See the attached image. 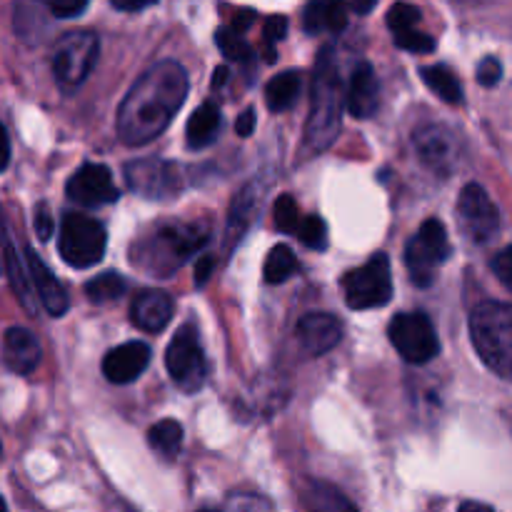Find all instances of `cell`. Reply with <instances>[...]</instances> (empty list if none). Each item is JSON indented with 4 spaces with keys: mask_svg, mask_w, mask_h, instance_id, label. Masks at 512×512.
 Wrapping results in <instances>:
<instances>
[{
    "mask_svg": "<svg viewBox=\"0 0 512 512\" xmlns=\"http://www.w3.org/2000/svg\"><path fill=\"white\" fill-rule=\"evenodd\" d=\"M165 368L183 393H198L203 388L208 370H205V355L200 348L198 330L190 323L183 325L170 340L168 350H165Z\"/></svg>",
    "mask_w": 512,
    "mask_h": 512,
    "instance_id": "cell-9",
    "label": "cell"
},
{
    "mask_svg": "<svg viewBox=\"0 0 512 512\" xmlns=\"http://www.w3.org/2000/svg\"><path fill=\"white\" fill-rule=\"evenodd\" d=\"M225 80H228V68H225V65H220V68H215V73H213V88H220Z\"/></svg>",
    "mask_w": 512,
    "mask_h": 512,
    "instance_id": "cell-48",
    "label": "cell"
},
{
    "mask_svg": "<svg viewBox=\"0 0 512 512\" xmlns=\"http://www.w3.org/2000/svg\"><path fill=\"white\" fill-rule=\"evenodd\" d=\"M420 23V10L410 3H395L388 10V28L395 33H403V30L418 28Z\"/></svg>",
    "mask_w": 512,
    "mask_h": 512,
    "instance_id": "cell-34",
    "label": "cell"
},
{
    "mask_svg": "<svg viewBox=\"0 0 512 512\" xmlns=\"http://www.w3.org/2000/svg\"><path fill=\"white\" fill-rule=\"evenodd\" d=\"M25 263H28L30 280H33L35 290H38V298H40V303H43V308L48 310L53 318L65 315L70 300H68V293H65V288L60 285V280L50 273L48 265H45L43 260H40L30 248L25 250Z\"/></svg>",
    "mask_w": 512,
    "mask_h": 512,
    "instance_id": "cell-20",
    "label": "cell"
},
{
    "mask_svg": "<svg viewBox=\"0 0 512 512\" xmlns=\"http://www.w3.org/2000/svg\"><path fill=\"white\" fill-rule=\"evenodd\" d=\"M413 145L418 150L420 163L428 165L433 173L448 175L458 165L460 143L453 130L445 125H423L420 130H415Z\"/></svg>",
    "mask_w": 512,
    "mask_h": 512,
    "instance_id": "cell-14",
    "label": "cell"
},
{
    "mask_svg": "<svg viewBox=\"0 0 512 512\" xmlns=\"http://www.w3.org/2000/svg\"><path fill=\"white\" fill-rule=\"evenodd\" d=\"M380 105V88L378 78H375V70L370 63H360L353 70V78H350L348 93H345V108L353 118H373L375 110Z\"/></svg>",
    "mask_w": 512,
    "mask_h": 512,
    "instance_id": "cell-18",
    "label": "cell"
},
{
    "mask_svg": "<svg viewBox=\"0 0 512 512\" xmlns=\"http://www.w3.org/2000/svg\"><path fill=\"white\" fill-rule=\"evenodd\" d=\"M235 130H238L240 138H250L255 130V108H245L243 115L238 118V123H235Z\"/></svg>",
    "mask_w": 512,
    "mask_h": 512,
    "instance_id": "cell-42",
    "label": "cell"
},
{
    "mask_svg": "<svg viewBox=\"0 0 512 512\" xmlns=\"http://www.w3.org/2000/svg\"><path fill=\"white\" fill-rule=\"evenodd\" d=\"M0 243H3V248H5V260H8L10 283H13L15 293H18L23 308H28L30 313H33L35 303H33V293H30V288H28V278H25L23 265H20L18 255H15V250H13V243H10V238H8V233L3 230V225H0Z\"/></svg>",
    "mask_w": 512,
    "mask_h": 512,
    "instance_id": "cell-29",
    "label": "cell"
},
{
    "mask_svg": "<svg viewBox=\"0 0 512 512\" xmlns=\"http://www.w3.org/2000/svg\"><path fill=\"white\" fill-rule=\"evenodd\" d=\"M303 25L308 33H340L348 25V10L343 0H313L303 13Z\"/></svg>",
    "mask_w": 512,
    "mask_h": 512,
    "instance_id": "cell-22",
    "label": "cell"
},
{
    "mask_svg": "<svg viewBox=\"0 0 512 512\" xmlns=\"http://www.w3.org/2000/svg\"><path fill=\"white\" fill-rule=\"evenodd\" d=\"M298 238L305 248L310 250H325L328 248V225L323 223V218L318 215H308V218H300L298 223Z\"/></svg>",
    "mask_w": 512,
    "mask_h": 512,
    "instance_id": "cell-32",
    "label": "cell"
},
{
    "mask_svg": "<svg viewBox=\"0 0 512 512\" xmlns=\"http://www.w3.org/2000/svg\"><path fill=\"white\" fill-rule=\"evenodd\" d=\"M125 288H128V285H125L123 275L103 273L85 285V293H88V298L93 300V303H110V300H118L120 295L125 293Z\"/></svg>",
    "mask_w": 512,
    "mask_h": 512,
    "instance_id": "cell-31",
    "label": "cell"
},
{
    "mask_svg": "<svg viewBox=\"0 0 512 512\" xmlns=\"http://www.w3.org/2000/svg\"><path fill=\"white\" fill-rule=\"evenodd\" d=\"M65 193L83 208H100V205H110L120 198L113 183V173L100 163H85L83 168L75 170L65 185Z\"/></svg>",
    "mask_w": 512,
    "mask_h": 512,
    "instance_id": "cell-13",
    "label": "cell"
},
{
    "mask_svg": "<svg viewBox=\"0 0 512 512\" xmlns=\"http://www.w3.org/2000/svg\"><path fill=\"white\" fill-rule=\"evenodd\" d=\"M470 335L483 363L512 383V305L480 303L470 315Z\"/></svg>",
    "mask_w": 512,
    "mask_h": 512,
    "instance_id": "cell-4",
    "label": "cell"
},
{
    "mask_svg": "<svg viewBox=\"0 0 512 512\" xmlns=\"http://www.w3.org/2000/svg\"><path fill=\"white\" fill-rule=\"evenodd\" d=\"M105 245H108V235H105L103 223L90 215L68 213L60 223L58 248L70 268H93L103 260Z\"/></svg>",
    "mask_w": 512,
    "mask_h": 512,
    "instance_id": "cell-5",
    "label": "cell"
},
{
    "mask_svg": "<svg viewBox=\"0 0 512 512\" xmlns=\"http://www.w3.org/2000/svg\"><path fill=\"white\" fill-rule=\"evenodd\" d=\"M260 205V190L255 183H248L233 200V208H230L228 218V230H225V248H233L240 243V238L245 235V230L253 223L255 213H258Z\"/></svg>",
    "mask_w": 512,
    "mask_h": 512,
    "instance_id": "cell-21",
    "label": "cell"
},
{
    "mask_svg": "<svg viewBox=\"0 0 512 512\" xmlns=\"http://www.w3.org/2000/svg\"><path fill=\"white\" fill-rule=\"evenodd\" d=\"M210 240V230L203 223L163 225L133 245V265L155 278H170L183 268L190 255L198 253Z\"/></svg>",
    "mask_w": 512,
    "mask_h": 512,
    "instance_id": "cell-3",
    "label": "cell"
},
{
    "mask_svg": "<svg viewBox=\"0 0 512 512\" xmlns=\"http://www.w3.org/2000/svg\"><path fill=\"white\" fill-rule=\"evenodd\" d=\"M375 3H378V0H353V3H350V8H353L358 15H368L370 10L375 8Z\"/></svg>",
    "mask_w": 512,
    "mask_h": 512,
    "instance_id": "cell-47",
    "label": "cell"
},
{
    "mask_svg": "<svg viewBox=\"0 0 512 512\" xmlns=\"http://www.w3.org/2000/svg\"><path fill=\"white\" fill-rule=\"evenodd\" d=\"M200 512H215V510H200Z\"/></svg>",
    "mask_w": 512,
    "mask_h": 512,
    "instance_id": "cell-52",
    "label": "cell"
},
{
    "mask_svg": "<svg viewBox=\"0 0 512 512\" xmlns=\"http://www.w3.org/2000/svg\"><path fill=\"white\" fill-rule=\"evenodd\" d=\"M345 303L353 310L383 308L393 298V275H390V260L385 253H375L360 268L350 270L343 278Z\"/></svg>",
    "mask_w": 512,
    "mask_h": 512,
    "instance_id": "cell-7",
    "label": "cell"
},
{
    "mask_svg": "<svg viewBox=\"0 0 512 512\" xmlns=\"http://www.w3.org/2000/svg\"><path fill=\"white\" fill-rule=\"evenodd\" d=\"M213 268H215V260L210 258V255H203V258H200L198 263H195V283H198L200 288H203V285L208 283V278H210V273H213Z\"/></svg>",
    "mask_w": 512,
    "mask_h": 512,
    "instance_id": "cell-43",
    "label": "cell"
},
{
    "mask_svg": "<svg viewBox=\"0 0 512 512\" xmlns=\"http://www.w3.org/2000/svg\"><path fill=\"white\" fill-rule=\"evenodd\" d=\"M423 80L435 95H440V98L445 100V103H460V100H463L460 80L455 78V73L448 65H428V68H423Z\"/></svg>",
    "mask_w": 512,
    "mask_h": 512,
    "instance_id": "cell-26",
    "label": "cell"
},
{
    "mask_svg": "<svg viewBox=\"0 0 512 512\" xmlns=\"http://www.w3.org/2000/svg\"><path fill=\"white\" fill-rule=\"evenodd\" d=\"M295 338L300 350L310 358H320L343 338V323L330 313H308L295 325Z\"/></svg>",
    "mask_w": 512,
    "mask_h": 512,
    "instance_id": "cell-15",
    "label": "cell"
},
{
    "mask_svg": "<svg viewBox=\"0 0 512 512\" xmlns=\"http://www.w3.org/2000/svg\"><path fill=\"white\" fill-rule=\"evenodd\" d=\"M300 503L305 512H358L338 488L320 480H308L300 488Z\"/></svg>",
    "mask_w": 512,
    "mask_h": 512,
    "instance_id": "cell-23",
    "label": "cell"
},
{
    "mask_svg": "<svg viewBox=\"0 0 512 512\" xmlns=\"http://www.w3.org/2000/svg\"><path fill=\"white\" fill-rule=\"evenodd\" d=\"M0 512H8V508H5V500L0 498Z\"/></svg>",
    "mask_w": 512,
    "mask_h": 512,
    "instance_id": "cell-51",
    "label": "cell"
},
{
    "mask_svg": "<svg viewBox=\"0 0 512 512\" xmlns=\"http://www.w3.org/2000/svg\"><path fill=\"white\" fill-rule=\"evenodd\" d=\"M150 448L158 450L165 458H175L183 445V425L178 420H160L148 430Z\"/></svg>",
    "mask_w": 512,
    "mask_h": 512,
    "instance_id": "cell-27",
    "label": "cell"
},
{
    "mask_svg": "<svg viewBox=\"0 0 512 512\" xmlns=\"http://www.w3.org/2000/svg\"><path fill=\"white\" fill-rule=\"evenodd\" d=\"M125 180L135 193L155 200L173 198L185 185L180 165L160 158H143L128 163L125 165Z\"/></svg>",
    "mask_w": 512,
    "mask_h": 512,
    "instance_id": "cell-11",
    "label": "cell"
},
{
    "mask_svg": "<svg viewBox=\"0 0 512 512\" xmlns=\"http://www.w3.org/2000/svg\"><path fill=\"white\" fill-rule=\"evenodd\" d=\"M390 343L408 363H430L440 353V340L425 313H400L388 328Z\"/></svg>",
    "mask_w": 512,
    "mask_h": 512,
    "instance_id": "cell-10",
    "label": "cell"
},
{
    "mask_svg": "<svg viewBox=\"0 0 512 512\" xmlns=\"http://www.w3.org/2000/svg\"><path fill=\"white\" fill-rule=\"evenodd\" d=\"M0 453H3V445H0Z\"/></svg>",
    "mask_w": 512,
    "mask_h": 512,
    "instance_id": "cell-53",
    "label": "cell"
},
{
    "mask_svg": "<svg viewBox=\"0 0 512 512\" xmlns=\"http://www.w3.org/2000/svg\"><path fill=\"white\" fill-rule=\"evenodd\" d=\"M345 90L340 83L338 63L330 45H325L315 63L313 80V105H310L308 123H305V150L310 155H320L333 145L340 133L343 120Z\"/></svg>",
    "mask_w": 512,
    "mask_h": 512,
    "instance_id": "cell-2",
    "label": "cell"
},
{
    "mask_svg": "<svg viewBox=\"0 0 512 512\" xmlns=\"http://www.w3.org/2000/svg\"><path fill=\"white\" fill-rule=\"evenodd\" d=\"M288 33V20L283 15H273V18L265 20V28H263V40H265V53H268V60L275 58V50L273 45L280 43Z\"/></svg>",
    "mask_w": 512,
    "mask_h": 512,
    "instance_id": "cell-36",
    "label": "cell"
},
{
    "mask_svg": "<svg viewBox=\"0 0 512 512\" xmlns=\"http://www.w3.org/2000/svg\"><path fill=\"white\" fill-rule=\"evenodd\" d=\"M130 318L145 333H160L173 318V298L163 290H143L130 305Z\"/></svg>",
    "mask_w": 512,
    "mask_h": 512,
    "instance_id": "cell-19",
    "label": "cell"
},
{
    "mask_svg": "<svg viewBox=\"0 0 512 512\" xmlns=\"http://www.w3.org/2000/svg\"><path fill=\"white\" fill-rule=\"evenodd\" d=\"M230 510L233 512H270V505L265 500L253 498V495H238L230 500Z\"/></svg>",
    "mask_w": 512,
    "mask_h": 512,
    "instance_id": "cell-39",
    "label": "cell"
},
{
    "mask_svg": "<svg viewBox=\"0 0 512 512\" xmlns=\"http://www.w3.org/2000/svg\"><path fill=\"white\" fill-rule=\"evenodd\" d=\"M188 95V73L175 60L145 70L118 110V133L125 145H145L170 125Z\"/></svg>",
    "mask_w": 512,
    "mask_h": 512,
    "instance_id": "cell-1",
    "label": "cell"
},
{
    "mask_svg": "<svg viewBox=\"0 0 512 512\" xmlns=\"http://www.w3.org/2000/svg\"><path fill=\"white\" fill-rule=\"evenodd\" d=\"M460 512H493L488 505H480V503H463L460 505Z\"/></svg>",
    "mask_w": 512,
    "mask_h": 512,
    "instance_id": "cell-49",
    "label": "cell"
},
{
    "mask_svg": "<svg viewBox=\"0 0 512 512\" xmlns=\"http://www.w3.org/2000/svg\"><path fill=\"white\" fill-rule=\"evenodd\" d=\"M35 233H38L40 240H48L53 235V220H50L48 208L43 203L35 210Z\"/></svg>",
    "mask_w": 512,
    "mask_h": 512,
    "instance_id": "cell-41",
    "label": "cell"
},
{
    "mask_svg": "<svg viewBox=\"0 0 512 512\" xmlns=\"http://www.w3.org/2000/svg\"><path fill=\"white\" fill-rule=\"evenodd\" d=\"M8 163H10V140H8V133H5V128L0 125V173L8 168Z\"/></svg>",
    "mask_w": 512,
    "mask_h": 512,
    "instance_id": "cell-45",
    "label": "cell"
},
{
    "mask_svg": "<svg viewBox=\"0 0 512 512\" xmlns=\"http://www.w3.org/2000/svg\"><path fill=\"white\" fill-rule=\"evenodd\" d=\"M298 270V260H295L293 250L288 245H275L273 250L268 253L263 265V275H265V283L270 285H280L285 280L293 278V273Z\"/></svg>",
    "mask_w": 512,
    "mask_h": 512,
    "instance_id": "cell-28",
    "label": "cell"
},
{
    "mask_svg": "<svg viewBox=\"0 0 512 512\" xmlns=\"http://www.w3.org/2000/svg\"><path fill=\"white\" fill-rule=\"evenodd\" d=\"M273 220H275V228H278L280 233H295V230H298L300 210L293 195H280V198L275 200Z\"/></svg>",
    "mask_w": 512,
    "mask_h": 512,
    "instance_id": "cell-33",
    "label": "cell"
},
{
    "mask_svg": "<svg viewBox=\"0 0 512 512\" xmlns=\"http://www.w3.org/2000/svg\"><path fill=\"white\" fill-rule=\"evenodd\" d=\"M500 73H503V68H500V63L495 58H485L483 63L478 65V80L480 85H485V88L498 83Z\"/></svg>",
    "mask_w": 512,
    "mask_h": 512,
    "instance_id": "cell-40",
    "label": "cell"
},
{
    "mask_svg": "<svg viewBox=\"0 0 512 512\" xmlns=\"http://www.w3.org/2000/svg\"><path fill=\"white\" fill-rule=\"evenodd\" d=\"M458 220L473 243H488L500 228V215L490 195L478 183L465 185L458 200Z\"/></svg>",
    "mask_w": 512,
    "mask_h": 512,
    "instance_id": "cell-12",
    "label": "cell"
},
{
    "mask_svg": "<svg viewBox=\"0 0 512 512\" xmlns=\"http://www.w3.org/2000/svg\"><path fill=\"white\" fill-rule=\"evenodd\" d=\"M110 3L118 10H123V13H135V10L150 8V5H155L158 0H110Z\"/></svg>",
    "mask_w": 512,
    "mask_h": 512,
    "instance_id": "cell-44",
    "label": "cell"
},
{
    "mask_svg": "<svg viewBox=\"0 0 512 512\" xmlns=\"http://www.w3.org/2000/svg\"><path fill=\"white\" fill-rule=\"evenodd\" d=\"M493 273L498 275L500 283H503L512 293V245H508V248H503L498 255H495Z\"/></svg>",
    "mask_w": 512,
    "mask_h": 512,
    "instance_id": "cell-38",
    "label": "cell"
},
{
    "mask_svg": "<svg viewBox=\"0 0 512 512\" xmlns=\"http://www.w3.org/2000/svg\"><path fill=\"white\" fill-rule=\"evenodd\" d=\"M98 58V35L73 30L60 38L53 50V73L63 90H75L85 83Z\"/></svg>",
    "mask_w": 512,
    "mask_h": 512,
    "instance_id": "cell-8",
    "label": "cell"
},
{
    "mask_svg": "<svg viewBox=\"0 0 512 512\" xmlns=\"http://www.w3.org/2000/svg\"><path fill=\"white\" fill-rule=\"evenodd\" d=\"M150 363V348L145 343H123L103 358V375L115 385H128L143 375Z\"/></svg>",
    "mask_w": 512,
    "mask_h": 512,
    "instance_id": "cell-16",
    "label": "cell"
},
{
    "mask_svg": "<svg viewBox=\"0 0 512 512\" xmlns=\"http://www.w3.org/2000/svg\"><path fill=\"white\" fill-rule=\"evenodd\" d=\"M448 258L450 240L445 225L435 218L425 220L405 248V265H408L410 280L418 288H428V285H433L438 268Z\"/></svg>",
    "mask_w": 512,
    "mask_h": 512,
    "instance_id": "cell-6",
    "label": "cell"
},
{
    "mask_svg": "<svg viewBox=\"0 0 512 512\" xmlns=\"http://www.w3.org/2000/svg\"><path fill=\"white\" fill-rule=\"evenodd\" d=\"M43 350L28 328H8L3 335V360L15 375H30L40 365Z\"/></svg>",
    "mask_w": 512,
    "mask_h": 512,
    "instance_id": "cell-17",
    "label": "cell"
},
{
    "mask_svg": "<svg viewBox=\"0 0 512 512\" xmlns=\"http://www.w3.org/2000/svg\"><path fill=\"white\" fill-rule=\"evenodd\" d=\"M88 3L90 0H45V5H48L55 18H75V15L88 8Z\"/></svg>",
    "mask_w": 512,
    "mask_h": 512,
    "instance_id": "cell-37",
    "label": "cell"
},
{
    "mask_svg": "<svg viewBox=\"0 0 512 512\" xmlns=\"http://www.w3.org/2000/svg\"><path fill=\"white\" fill-rule=\"evenodd\" d=\"M395 45L408 53H433L435 50V40L430 38L428 33H420L418 28L403 30V33H395Z\"/></svg>",
    "mask_w": 512,
    "mask_h": 512,
    "instance_id": "cell-35",
    "label": "cell"
},
{
    "mask_svg": "<svg viewBox=\"0 0 512 512\" xmlns=\"http://www.w3.org/2000/svg\"><path fill=\"white\" fill-rule=\"evenodd\" d=\"M253 20H255L253 10H240V13L233 18V25H230V28L238 30V33H243L245 28H250V23H253Z\"/></svg>",
    "mask_w": 512,
    "mask_h": 512,
    "instance_id": "cell-46",
    "label": "cell"
},
{
    "mask_svg": "<svg viewBox=\"0 0 512 512\" xmlns=\"http://www.w3.org/2000/svg\"><path fill=\"white\" fill-rule=\"evenodd\" d=\"M220 130V110L215 108V103H203L195 108V113L190 115L188 128H185V138H188V148L203 150L208 145L215 143Z\"/></svg>",
    "mask_w": 512,
    "mask_h": 512,
    "instance_id": "cell-24",
    "label": "cell"
},
{
    "mask_svg": "<svg viewBox=\"0 0 512 512\" xmlns=\"http://www.w3.org/2000/svg\"><path fill=\"white\" fill-rule=\"evenodd\" d=\"M215 43H218L220 53L228 60H235V63H253L255 53L248 45V40L243 38V33L233 28H220L215 33Z\"/></svg>",
    "mask_w": 512,
    "mask_h": 512,
    "instance_id": "cell-30",
    "label": "cell"
},
{
    "mask_svg": "<svg viewBox=\"0 0 512 512\" xmlns=\"http://www.w3.org/2000/svg\"><path fill=\"white\" fill-rule=\"evenodd\" d=\"M453 3H460V5H480V3H485V0H453Z\"/></svg>",
    "mask_w": 512,
    "mask_h": 512,
    "instance_id": "cell-50",
    "label": "cell"
},
{
    "mask_svg": "<svg viewBox=\"0 0 512 512\" xmlns=\"http://www.w3.org/2000/svg\"><path fill=\"white\" fill-rule=\"evenodd\" d=\"M300 90H303V75L298 70H285L265 85V103L273 113H285L295 105Z\"/></svg>",
    "mask_w": 512,
    "mask_h": 512,
    "instance_id": "cell-25",
    "label": "cell"
}]
</instances>
